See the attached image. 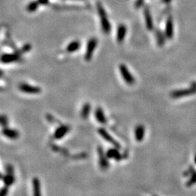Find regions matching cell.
Masks as SVG:
<instances>
[{"mask_svg": "<svg viewBox=\"0 0 196 196\" xmlns=\"http://www.w3.org/2000/svg\"><path fill=\"white\" fill-rule=\"evenodd\" d=\"M4 176H5V175L2 174L1 172H0V179H3Z\"/></svg>", "mask_w": 196, "mask_h": 196, "instance_id": "4dcf8cb0", "label": "cell"}, {"mask_svg": "<svg viewBox=\"0 0 196 196\" xmlns=\"http://www.w3.org/2000/svg\"><path fill=\"white\" fill-rule=\"evenodd\" d=\"M70 131V127L67 125H62L58 128H57V129L55 130L54 133V137L56 140H60L62 138H63L65 135L69 133Z\"/></svg>", "mask_w": 196, "mask_h": 196, "instance_id": "7c38bea8", "label": "cell"}, {"mask_svg": "<svg viewBox=\"0 0 196 196\" xmlns=\"http://www.w3.org/2000/svg\"><path fill=\"white\" fill-rule=\"evenodd\" d=\"M3 76V71L2 70H0V78Z\"/></svg>", "mask_w": 196, "mask_h": 196, "instance_id": "1f68e13d", "label": "cell"}, {"mask_svg": "<svg viewBox=\"0 0 196 196\" xmlns=\"http://www.w3.org/2000/svg\"><path fill=\"white\" fill-rule=\"evenodd\" d=\"M196 184V171L192 170L190 172V178L188 181H187L186 186L187 187H191L193 185Z\"/></svg>", "mask_w": 196, "mask_h": 196, "instance_id": "7402d4cb", "label": "cell"}, {"mask_svg": "<svg viewBox=\"0 0 196 196\" xmlns=\"http://www.w3.org/2000/svg\"><path fill=\"white\" fill-rule=\"evenodd\" d=\"M196 94V87H195V86H191L190 88L173 91L170 95L172 98L178 99L185 98V97H187L190 95H193V94Z\"/></svg>", "mask_w": 196, "mask_h": 196, "instance_id": "3957f363", "label": "cell"}, {"mask_svg": "<svg viewBox=\"0 0 196 196\" xmlns=\"http://www.w3.org/2000/svg\"><path fill=\"white\" fill-rule=\"evenodd\" d=\"M8 124V119L5 115H0V126L6 127Z\"/></svg>", "mask_w": 196, "mask_h": 196, "instance_id": "cb8c5ba5", "label": "cell"}, {"mask_svg": "<svg viewBox=\"0 0 196 196\" xmlns=\"http://www.w3.org/2000/svg\"><path fill=\"white\" fill-rule=\"evenodd\" d=\"M106 156L108 158V159H115L116 161H119L122 159V156L119 152V148H111L108 151L106 152Z\"/></svg>", "mask_w": 196, "mask_h": 196, "instance_id": "9a60e30c", "label": "cell"}, {"mask_svg": "<svg viewBox=\"0 0 196 196\" xmlns=\"http://www.w3.org/2000/svg\"><path fill=\"white\" fill-rule=\"evenodd\" d=\"M192 86H195V87H196V81H194V82H192Z\"/></svg>", "mask_w": 196, "mask_h": 196, "instance_id": "f546056e", "label": "cell"}, {"mask_svg": "<svg viewBox=\"0 0 196 196\" xmlns=\"http://www.w3.org/2000/svg\"><path fill=\"white\" fill-rule=\"evenodd\" d=\"M119 70H120L121 75L122 76L123 79L127 83L128 85H133L135 83V79L134 76L131 75L130 71L128 70L127 67L124 64H121L119 65Z\"/></svg>", "mask_w": 196, "mask_h": 196, "instance_id": "5b68a950", "label": "cell"}, {"mask_svg": "<svg viewBox=\"0 0 196 196\" xmlns=\"http://www.w3.org/2000/svg\"><path fill=\"white\" fill-rule=\"evenodd\" d=\"M33 185V196H42L41 193L40 181L38 178H34L32 181Z\"/></svg>", "mask_w": 196, "mask_h": 196, "instance_id": "d6986e66", "label": "cell"}, {"mask_svg": "<svg viewBox=\"0 0 196 196\" xmlns=\"http://www.w3.org/2000/svg\"><path fill=\"white\" fill-rule=\"evenodd\" d=\"M8 187L5 186L2 188L0 189V196H7L8 195Z\"/></svg>", "mask_w": 196, "mask_h": 196, "instance_id": "484cf974", "label": "cell"}, {"mask_svg": "<svg viewBox=\"0 0 196 196\" xmlns=\"http://www.w3.org/2000/svg\"><path fill=\"white\" fill-rule=\"evenodd\" d=\"M95 118L97 121L101 124H106L107 123V119L105 115L104 111H103L102 108L101 107H98L95 110Z\"/></svg>", "mask_w": 196, "mask_h": 196, "instance_id": "e0dca14e", "label": "cell"}, {"mask_svg": "<svg viewBox=\"0 0 196 196\" xmlns=\"http://www.w3.org/2000/svg\"><path fill=\"white\" fill-rule=\"evenodd\" d=\"M98 41L95 37H92L89 39L86 47L85 55H84V59L86 60V61L89 62L91 60L92 56H93L94 52L97 46H98Z\"/></svg>", "mask_w": 196, "mask_h": 196, "instance_id": "7a4b0ae2", "label": "cell"}, {"mask_svg": "<svg viewBox=\"0 0 196 196\" xmlns=\"http://www.w3.org/2000/svg\"><path fill=\"white\" fill-rule=\"evenodd\" d=\"M144 17H145V24H146V28H148V30L152 31L154 29V23L153 20H152V18L150 13V10L149 9L148 6H145L144 8Z\"/></svg>", "mask_w": 196, "mask_h": 196, "instance_id": "8fae6325", "label": "cell"}, {"mask_svg": "<svg viewBox=\"0 0 196 196\" xmlns=\"http://www.w3.org/2000/svg\"><path fill=\"white\" fill-rule=\"evenodd\" d=\"M144 3H145V0H136L135 3V7L137 8V9H139V8L144 5Z\"/></svg>", "mask_w": 196, "mask_h": 196, "instance_id": "4316f807", "label": "cell"}, {"mask_svg": "<svg viewBox=\"0 0 196 196\" xmlns=\"http://www.w3.org/2000/svg\"><path fill=\"white\" fill-rule=\"evenodd\" d=\"M18 88H19L20 92L26 94H37L42 92V90H41V88L39 87V86H32L26 83L20 84L19 86H18Z\"/></svg>", "mask_w": 196, "mask_h": 196, "instance_id": "52a82bcc", "label": "cell"}, {"mask_svg": "<svg viewBox=\"0 0 196 196\" xmlns=\"http://www.w3.org/2000/svg\"><path fill=\"white\" fill-rule=\"evenodd\" d=\"M195 164H196V155H195Z\"/></svg>", "mask_w": 196, "mask_h": 196, "instance_id": "d6a6232c", "label": "cell"}, {"mask_svg": "<svg viewBox=\"0 0 196 196\" xmlns=\"http://www.w3.org/2000/svg\"><path fill=\"white\" fill-rule=\"evenodd\" d=\"M127 27L124 24L119 25L117 28V33H116V40L119 43H121L124 40L126 34H127Z\"/></svg>", "mask_w": 196, "mask_h": 196, "instance_id": "5bb4252c", "label": "cell"}, {"mask_svg": "<svg viewBox=\"0 0 196 196\" xmlns=\"http://www.w3.org/2000/svg\"><path fill=\"white\" fill-rule=\"evenodd\" d=\"M38 2L39 3V5H46L48 4L49 0H38Z\"/></svg>", "mask_w": 196, "mask_h": 196, "instance_id": "83f0119b", "label": "cell"}, {"mask_svg": "<svg viewBox=\"0 0 196 196\" xmlns=\"http://www.w3.org/2000/svg\"><path fill=\"white\" fill-rule=\"evenodd\" d=\"M97 10H98V15L100 19L101 28H102V32L105 34L108 35L110 34L111 31V26L110 22H109L108 16H107L106 10H105L102 5L100 2L97 3Z\"/></svg>", "mask_w": 196, "mask_h": 196, "instance_id": "6da1fadb", "label": "cell"}, {"mask_svg": "<svg viewBox=\"0 0 196 196\" xmlns=\"http://www.w3.org/2000/svg\"><path fill=\"white\" fill-rule=\"evenodd\" d=\"M172 0H161V3L162 4H165V5H169L172 2Z\"/></svg>", "mask_w": 196, "mask_h": 196, "instance_id": "f1b7e54d", "label": "cell"}, {"mask_svg": "<svg viewBox=\"0 0 196 196\" xmlns=\"http://www.w3.org/2000/svg\"><path fill=\"white\" fill-rule=\"evenodd\" d=\"M81 47V42L78 40L72 41L70 42L66 47V51L69 53H73L78 51Z\"/></svg>", "mask_w": 196, "mask_h": 196, "instance_id": "ffe728a7", "label": "cell"}, {"mask_svg": "<svg viewBox=\"0 0 196 196\" xmlns=\"http://www.w3.org/2000/svg\"><path fill=\"white\" fill-rule=\"evenodd\" d=\"M39 6V3L38 2V1H33L31 2H30L27 5V11L29 12H34L35 11H36L37 9H38Z\"/></svg>", "mask_w": 196, "mask_h": 196, "instance_id": "603a6c76", "label": "cell"}, {"mask_svg": "<svg viewBox=\"0 0 196 196\" xmlns=\"http://www.w3.org/2000/svg\"><path fill=\"white\" fill-rule=\"evenodd\" d=\"M154 196H157V195H154Z\"/></svg>", "mask_w": 196, "mask_h": 196, "instance_id": "836d02e7", "label": "cell"}, {"mask_svg": "<svg viewBox=\"0 0 196 196\" xmlns=\"http://www.w3.org/2000/svg\"><path fill=\"white\" fill-rule=\"evenodd\" d=\"M155 35H156V42L158 46L160 47L164 46L165 44V42H166V35H164V33L162 32V31H161L160 29H156V31H155Z\"/></svg>", "mask_w": 196, "mask_h": 196, "instance_id": "ac0fdd59", "label": "cell"}, {"mask_svg": "<svg viewBox=\"0 0 196 196\" xmlns=\"http://www.w3.org/2000/svg\"><path fill=\"white\" fill-rule=\"evenodd\" d=\"M91 112V105L90 103H85L82 107L81 111V117L83 119H86L90 116Z\"/></svg>", "mask_w": 196, "mask_h": 196, "instance_id": "44dd1931", "label": "cell"}, {"mask_svg": "<svg viewBox=\"0 0 196 196\" xmlns=\"http://www.w3.org/2000/svg\"><path fill=\"white\" fill-rule=\"evenodd\" d=\"M98 133L99 135L103 138V139L106 140V141H107L110 144H111V145L114 146V148H119V149L121 148V145L119 143V142H117L116 140H115L114 138H113L112 136H111L110 134L106 131V129H104V128H99Z\"/></svg>", "mask_w": 196, "mask_h": 196, "instance_id": "ba28073f", "label": "cell"}, {"mask_svg": "<svg viewBox=\"0 0 196 196\" xmlns=\"http://www.w3.org/2000/svg\"><path fill=\"white\" fill-rule=\"evenodd\" d=\"M145 129L142 124H139L135 129V137L137 142H142L145 137Z\"/></svg>", "mask_w": 196, "mask_h": 196, "instance_id": "2e32d148", "label": "cell"}, {"mask_svg": "<svg viewBox=\"0 0 196 196\" xmlns=\"http://www.w3.org/2000/svg\"><path fill=\"white\" fill-rule=\"evenodd\" d=\"M2 132L5 137L10 140H16L20 136V133L17 130L10 129V128H4Z\"/></svg>", "mask_w": 196, "mask_h": 196, "instance_id": "4fadbf2b", "label": "cell"}, {"mask_svg": "<svg viewBox=\"0 0 196 196\" xmlns=\"http://www.w3.org/2000/svg\"><path fill=\"white\" fill-rule=\"evenodd\" d=\"M6 174L3 177V181L5 186L9 187L15 182V175H14V169L11 165H7L5 168Z\"/></svg>", "mask_w": 196, "mask_h": 196, "instance_id": "277c9868", "label": "cell"}, {"mask_svg": "<svg viewBox=\"0 0 196 196\" xmlns=\"http://www.w3.org/2000/svg\"><path fill=\"white\" fill-rule=\"evenodd\" d=\"M99 165L102 170H106L109 168L108 158L106 156V153L104 152V150L102 146H99L98 148Z\"/></svg>", "mask_w": 196, "mask_h": 196, "instance_id": "8992f818", "label": "cell"}, {"mask_svg": "<svg viewBox=\"0 0 196 196\" xmlns=\"http://www.w3.org/2000/svg\"><path fill=\"white\" fill-rule=\"evenodd\" d=\"M165 35L166 39H172L174 35V23H173V18L172 15H169L167 17L166 22V28H165Z\"/></svg>", "mask_w": 196, "mask_h": 196, "instance_id": "30bf717a", "label": "cell"}, {"mask_svg": "<svg viewBox=\"0 0 196 196\" xmlns=\"http://www.w3.org/2000/svg\"><path fill=\"white\" fill-rule=\"evenodd\" d=\"M31 46L30 44H26V45H24L23 47H22L21 49H20V52H18L20 53V55L22 54V53H24V52H28V51H29L30 49H31Z\"/></svg>", "mask_w": 196, "mask_h": 196, "instance_id": "d4e9b609", "label": "cell"}, {"mask_svg": "<svg viewBox=\"0 0 196 196\" xmlns=\"http://www.w3.org/2000/svg\"><path fill=\"white\" fill-rule=\"evenodd\" d=\"M20 54L18 52L15 53H7V54H4L0 57V62L5 64L15 63L20 59Z\"/></svg>", "mask_w": 196, "mask_h": 196, "instance_id": "9c48e42d", "label": "cell"}]
</instances>
